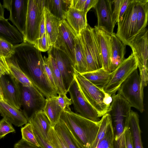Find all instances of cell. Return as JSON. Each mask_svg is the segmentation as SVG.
<instances>
[{
  "instance_id": "obj_1",
  "label": "cell",
  "mask_w": 148,
  "mask_h": 148,
  "mask_svg": "<svg viewBox=\"0 0 148 148\" xmlns=\"http://www.w3.org/2000/svg\"><path fill=\"white\" fill-rule=\"evenodd\" d=\"M10 58L18 64L46 99L58 96L45 73L41 51L34 45L23 41L14 45Z\"/></svg>"
},
{
  "instance_id": "obj_2",
  "label": "cell",
  "mask_w": 148,
  "mask_h": 148,
  "mask_svg": "<svg viewBox=\"0 0 148 148\" xmlns=\"http://www.w3.org/2000/svg\"><path fill=\"white\" fill-rule=\"evenodd\" d=\"M60 119L84 148H90L98 132L100 120L92 121L71 110L62 111Z\"/></svg>"
},
{
  "instance_id": "obj_3",
  "label": "cell",
  "mask_w": 148,
  "mask_h": 148,
  "mask_svg": "<svg viewBox=\"0 0 148 148\" xmlns=\"http://www.w3.org/2000/svg\"><path fill=\"white\" fill-rule=\"evenodd\" d=\"M111 96L112 101L107 113L110 116L114 128V142L120 145L124 141L125 128L127 126L131 107L118 93Z\"/></svg>"
},
{
  "instance_id": "obj_4",
  "label": "cell",
  "mask_w": 148,
  "mask_h": 148,
  "mask_svg": "<svg viewBox=\"0 0 148 148\" xmlns=\"http://www.w3.org/2000/svg\"><path fill=\"white\" fill-rule=\"evenodd\" d=\"M74 76L82 95L97 112L99 117H102L108 113L110 107L103 102L106 93L103 89L94 85L75 70Z\"/></svg>"
},
{
  "instance_id": "obj_5",
  "label": "cell",
  "mask_w": 148,
  "mask_h": 148,
  "mask_svg": "<svg viewBox=\"0 0 148 148\" xmlns=\"http://www.w3.org/2000/svg\"><path fill=\"white\" fill-rule=\"evenodd\" d=\"M143 89L137 69L121 84L118 93L129 104L142 113L144 110Z\"/></svg>"
},
{
  "instance_id": "obj_6",
  "label": "cell",
  "mask_w": 148,
  "mask_h": 148,
  "mask_svg": "<svg viewBox=\"0 0 148 148\" xmlns=\"http://www.w3.org/2000/svg\"><path fill=\"white\" fill-rule=\"evenodd\" d=\"M138 0H132L121 19L117 22L116 36L125 46L138 34L137 12Z\"/></svg>"
},
{
  "instance_id": "obj_7",
  "label": "cell",
  "mask_w": 148,
  "mask_h": 148,
  "mask_svg": "<svg viewBox=\"0 0 148 148\" xmlns=\"http://www.w3.org/2000/svg\"><path fill=\"white\" fill-rule=\"evenodd\" d=\"M45 0H28L23 41L34 45L38 38L39 27L44 12Z\"/></svg>"
},
{
  "instance_id": "obj_8",
  "label": "cell",
  "mask_w": 148,
  "mask_h": 148,
  "mask_svg": "<svg viewBox=\"0 0 148 148\" xmlns=\"http://www.w3.org/2000/svg\"><path fill=\"white\" fill-rule=\"evenodd\" d=\"M92 28L88 24L79 36L86 57L87 72L103 68L101 55Z\"/></svg>"
},
{
  "instance_id": "obj_9",
  "label": "cell",
  "mask_w": 148,
  "mask_h": 148,
  "mask_svg": "<svg viewBox=\"0 0 148 148\" xmlns=\"http://www.w3.org/2000/svg\"><path fill=\"white\" fill-rule=\"evenodd\" d=\"M148 30L145 28L128 43L138 61V67L142 85L146 87L148 81Z\"/></svg>"
},
{
  "instance_id": "obj_10",
  "label": "cell",
  "mask_w": 148,
  "mask_h": 148,
  "mask_svg": "<svg viewBox=\"0 0 148 148\" xmlns=\"http://www.w3.org/2000/svg\"><path fill=\"white\" fill-rule=\"evenodd\" d=\"M138 65L137 60L132 53L110 73L108 81L103 88L104 92L111 96L116 94L121 84L137 69Z\"/></svg>"
},
{
  "instance_id": "obj_11",
  "label": "cell",
  "mask_w": 148,
  "mask_h": 148,
  "mask_svg": "<svg viewBox=\"0 0 148 148\" xmlns=\"http://www.w3.org/2000/svg\"><path fill=\"white\" fill-rule=\"evenodd\" d=\"M21 84L22 111L28 120L35 114L43 111L46 99L37 88Z\"/></svg>"
},
{
  "instance_id": "obj_12",
  "label": "cell",
  "mask_w": 148,
  "mask_h": 148,
  "mask_svg": "<svg viewBox=\"0 0 148 148\" xmlns=\"http://www.w3.org/2000/svg\"><path fill=\"white\" fill-rule=\"evenodd\" d=\"M54 59L62 77L65 88L67 93L69 88L75 79V70L73 62L64 52L51 46L48 51Z\"/></svg>"
},
{
  "instance_id": "obj_13",
  "label": "cell",
  "mask_w": 148,
  "mask_h": 148,
  "mask_svg": "<svg viewBox=\"0 0 148 148\" xmlns=\"http://www.w3.org/2000/svg\"><path fill=\"white\" fill-rule=\"evenodd\" d=\"M68 92L74 108L78 114L94 121L98 122L100 120L97 112L82 95L75 79L71 85Z\"/></svg>"
},
{
  "instance_id": "obj_14",
  "label": "cell",
  "mask_w": 148,
  "mask_h": 148,
  "mask_svg": "<svg viewBox=\"0 0 148 148\" xmlns=\"http://www.w3.org/2000/svg\"><path fill=\"white\" fill-rule=\"evenodd\" d=\"M77 35L66 20L61 21L58 36L53 46L65 52L74 65L75 39Z\"/></svg>"
},
{
  "instance_id": "obj_15",
  "label": "cell",
  "mask_w": 148,
  "mask_h": 148,
  "mask_svg": "<svg viewBox=\"0 0 148 148\" xmlns=\"http://www.w3.org/2000/svg\"><path fill=\"white\" fill-rule=\"evenodd\" d=\"M0 77L4 100L18 110L22 107L21 84L10 74Z\"/></svg>"
},
{
  "instance_id": "obj_16",
  "label": "cell",
  "mask_w": 148,
  "mask_h": 148,
  "mask_svg": "<svg viewBox=\"0 0 148 148\" xmlns=\"http://www.w3.org/2000/svg\"><path fill=\"white\" fill-rule=\"evenodd\" d=\"M28 0H11L8 19L23 37L25 31Z\"/></svg>"
},
{
  "instance_id": "obj_17",
  "label": "cell",
  "mask_w": 148,
  "mask_h": 148,
  "mask_svg": "<svg viewBox=\"0 0 148 148\" xmlns=\"http://www.w3.org/2000/svg\"><path fill=\"white\" fill-rule=\"evenodd\" d=\"M94 8L97 17L98 28L111 35L114 32L109 0H98Z\"/></svg>"
},
{
  "instance_id": "obj_18",
  "label": "cell",
  "mask_w": 148,
  "mask_h": 148,
  "mask_svg": "<svg viewBox=\"0 0 148 148\" xmlns=\"http://www.w3.org/2000/svg\"><path fill=\"white\" fill-rule=\"evenodd\" d=\"M92 31L101 55L103 68L110 73L111 56L110 35L98 28L97 26L92 28Z\"/></svg>"
},
{
  "instance_id": "obj_19",
  "label": "cell",
  "mask_w": 148,
  "mask_h": 148,
  "mask_svg": "<svg viewBox=\"0 0 148 148\" xmlns=\"http://www.w3.org/2000/svg\"><path fill=\"white\" fill-rule=\"evenodd\" d=\"M0 113L3 118L17 127L28 123V119L22 110H18L4 100L0 101Z\"/></svg>"
},
{
  "instance_id": "obj_20",
  "label": "cell",
  "mask_w": 148,
  "mask_h": 148,
  "mask_svg": "<svg viewBox=\"0 0 148 148\" xmlns=\"http://www.w3.org/2000/svg\"><path fill=\"white\" fill-rule=\"evenodd\" d=\"M111 56L109 72L113 71L124 60L125 46L113 33L110 35Z\"/></svg>"
},
{
  "instance_id": "obj_21",
  "label": "cell",
  "mask_w": 148,
  "mask_h": 148,
  "mask_svg": "<svg viewBox=\"0 0 148 148\" xmlns=\"http://www.w3.org/2000/svg\"><path fill=\"white\" fill-rule=\"evenodd\" d=\"M84 11H79L70 8L66 14V21L77 36L87 26L86 14Z\"/></svg>"
},
{
  "instance_id": "obj_22",
  "label": "cell",
  "mask_w": 148,
  "mask_h": 148,
  "mask_svg": "<svg viewBox=\"0 0 148 148\" xmlns=\"http://www.w3.org/2000/svg\"><path fill=\"white\" fill-rule=\"evenodd\" d=\"M8 20L0 19V38L14 45L21 43L23 41V35Z\"/></svg>"
},
{
  "instance_id": "obj_23",
  "label": "cell",
  "mask_w": 148,
  "mask_h": 148,
  "mask_svg": "<svg viewBox=\"0 0 148 148\" xmlns=\"http://www.w3.org/2000/svg\"><path fill=\"white\" fill-rule=\"evenodd\" d=\"M28 123H30L43 139L48 142V133L52 127L49 120L43 111L38 112L29 117Z\"/></svg>"
},
{
  "instance_id": "obj_24",
  "label": "cell",
  "mask_w": 148,
  "mask_h": 148,
  "mask_svg": "<svg viewBox=\"0 0 148 148\" xmlns=\"http://www.w3.org/2000/svg\"><path fill=\"white\" fill-rule=\"evenodd\" d=\"M71 0H45V7L54 16L62 21L70 8Z\"/></svg>"
},
{
  "instance_id": "obj_25",
  "label": "cell",
  "mask_w": 148,
  "mask_h": 148,
  "mask_svg": "<svg viewBox=\"0 0 148 148\" xmlns=\"http://www.w3.org/2000/svg\"><path fill=\"white\" fill-rule=\"evenodd\" d=\"M57 97L46 99V104L43 110L53 128L59 122L63 111L58 103Z\"/></svg>"
},
{
  "instance_id": "obj_26",
  "label": "cell",
  "mask_w": 148,
  "mask_h": 148,
  "mask_svg": "<svg viewBox=\"0 0 148 148\" xmlns=\"http://www.w3.org/2000/svg\"><path fill=\"white\" fill-rule=\"evenodd\" d=\"M44 12L46 32L52 46L57 38L61 21L54 16L45 7Z\"/></svg>"
},
{
  "instance_id": "obj_27",
  "label": "cell",
  "mask_w": 148,
  "mask_h": 148,
  "mask_svg": "<svg viewBox=\"0 0 148 148\" xmlns=\"http://www.w3.org/2000/svg\"><path fill=\"white\" fill-rule=\"evenodd\" d=\"M54 128L68 148H84L60 119Z\"/></svg>"
},
{
  "instance_id": "obj_28",
  "label": "cell",
  "mask_w": 148,
  "mask_h": 148,
  "mask_svg": "<svg viewBox=\"0 0 148 148\" xmlns=\"http://www.w3.org/2000/svg\"><path fill=\"white\" fill-rule=\"evenodd\" d=\"M127 126L130 128L134 148H143L139 116L137 113L132 110L130 112Z\"/></svg>"
},
{
  "instance_id": "obj_29",
  "label": "cell",
  "mask_w": 148,
  "mask_h": 148,
  "mask_svg": "<svg viewBox=\"0 0 148 148\" xmlns=\"http://www.w3.org/2000/svg\"><path fill=\"white\" fill-rule=\"evenodd\" d=\"M74 53L75 69L80 74L86 72V57L79 36H77L75 39Z\"/></svg>"
},
{
  "instance_id": "obj_30",
  "label": "cell",
  "mask_w": 148,
  "mask_h": 148,
  "mask_svg": "<svg viewBox=\"0 0 148 148\" xmlns=\"http://www.w3.org/2000/svg\"><path fill=\"white\" fill-rule=\"evenodd\" d=\"M110 74L102 68L81 74L94 85L103 89L108 81Z\"/></svg>"
},
{
  "instance_id": "obj_31",
  "label": "cell",
  "mask_w": 148,
  "mask_h": 148,
  "mask_svg": "<svg viewBox=\"0 0 148 148\" xmlns=\"http://www.w3.org/2000/svg\"><path fill=\"white\" fill-rule=\"evenodd\" d=\"M48 54L47 58L54 79L56 92L58 94L61 93L66 94L67 92L64 85L61 73L57 67L55 61L50 54Z\"/></svg>"
},
{
  "instance_id": "obj_32",
  "label": "cell",
  "mask_w": 148,
  "mask_h": 148,
  "mask_svg": "<svg viewBox=\"0 0 148 148\" xmlns=\"http://www.w3.org/2000/svg\"><path fill=\"white\" fill-rule=\"evenodd\" d=\"M114 134L111 119L109 122L103 138L95 148H114Z\"/></svg>"
},
{
  "instance_id": "obj_33",
  "label": "cell",
  "mask_w": 148,
  "mask_h": 148,
  "mask_svg": "<svg viewBox=\"0 0 148 148\" xmlns=\"http://www.w3.org/2000/svg\"><path fill=\"white\" fill-rule=\"evenodd\" d=\"M111 120L110 116L108 113L102 116L100 121L99 128L97 136L90 148H95L98 142L103 138Z\"/></svg>"
},
{
  "instance_id": "obj_34",
  "label": "cell",
  "mask_w": 148,
  "mask_h": 148,
  "mask_svg": "<svg viewBox=\"0 0 148 148\" xmlns=\"http://www.w3.org/2000/svg\"><path fill=\"white\" fill-rule=\"evenodd\" d=\"M22 138L32 144L40 147L35 137L32 125L28 123L21 128Z\"/></svg>"
},
{
  "instance_id": "obj_35",
  "label": "cell",
  "mask_w": 148,
  "mask_h": 148,
  "mask_svg": "<svg viewBox=\"0 0 148 148\" xmlns=\"http://www.w3.org/2000/svg\"><path fill=\"white\" fill-rule=\"evenodd\" d=\"M48 139L47 142L54 148H68L54 128L52 127L48 133Z\"/></svg>"
},
{
  "instance_id": "obj_36",
  "label": "cell",
  "mask_w": 148,
  "mask_h": 148,
  "mask_svg": "<svg viewBox=\"0 0 148 148\" xmlns=\"http://www.w3.org/2000/svg\"><path fill=\"white\" fill-rule=\"evenodd\" d=\"M14 45L0 38V56L5 58H10L13 52Z\"/></svg>"
},
{
  "instance_id": "obj_37",
  "label": "cell",
  "mask_w": 148,
  "mask_h": 148,
  "mask_svg": "<svg viewBox=\"0 0 148 148\" xmlns=\"http://www.w3.org/2000/svg\"><path fill=\"white\" fill-rule=\"evenodd\" d=\"M34 46L40 51L45 52L48 51L51 46L46 32L36 40Z\"/></svg>"
},
{
  "instance_id": "obj_38",
  "label": "cell",
  "mask_w": 148,
  "mask_h": 148,
  "mask_svg": "<svg viewBox=\"0 0 148 148\" xmlns=\"http://www.w3.org/2000/svg\"><path fill=\"white\" fill-rule=\"evenodd\" d=\"M122 0H109L112 19L114 26L117 22Z\"/></svg>"
},
{
  "instance_id": "obj_39",
  "label": "cell",
  "mask_w": 148,
  "mask_h": 148,
  "mask_svg": "<svg viewBox=\"0 0 148 148\" xmlns=\"http://www.w3.org/2000/svg\"><path fill=\"white\" fill-rule=\"evenodd\" d=\"M15 132L10 123L3 118L0 120V139L8 134Z\"/></svg>"
},
{
  "instance_id": "obj_40",
  "label": "cell",
  "mask_w": 148,
  "mask_h": 148,
  "mask_svg": "<svg viewBox=\"0 0 148 148\" xmlns=\"http://www.w3.org/2000/svg\"><path fill=\"white\" fill-rule=\"evenodd\" d=\"M58 103L63 111L71 110L70 106L72 104L71 99L69 98L66 94L61 93L58 94L57 97Z\"/></svg>"
},
{
  "instance_id": "obj_41",
  "label": "cell",
  "mask_w": 148,
  "mask_h": 148,
  "mask_svg": "<svg viewBox=\"0 0 148 148\" xmlns=\"http://www.w3.org/2000/svg\"><path fill=\"white\" fill-rule=\"evenodd\" d=\"M43 58V66L45 73L51 85L56 91L55 83L48 58L45 56H44Z\"/></svg>"
},
{
  "instance_id": "obj_42",
  "label": "cell",
  "mask_w": 148,
  "mask_h": 148,
  "mask_svg": "<svg viewBox=\"0 0 148 148\" xmlns=\"http://www.w3.org/2000/svg\"><path fill=\"white\" fill-rule=\"evenodd\" d=\"M125 148H134L131 132L129 126H126L124 130Z\"/></svg>"
},
{
  "instance_id": "obj_43",
  "label": "cell",
  "mask_w": 148,
  "mask_h": 148,
  "mask_svg": "<svg viewBox=\"0 0 148 148\" xmlns=\"http://www.w3.org/2000/svg\"><path fill=\"white\" fill-rule=\"evenodd\" d=\"M33 127L35 137L40 147L42 148H54L51 145L43 139L35 129Z\"/></svg>"
},
{
  "instance_id": "obj_44",
  "label": "cell",
  "mask_w": 148,
  "mask_h": 148,
  "mask_svg": "<svg viewBox=\"0 0 148 148\" xmlns=\"http://www.w3.org/2000/svg\"><path fill=\"white\" fill-rule=\"evenodd\" d=\"M10 74L8 66L6 59L0 56V77L3 75Z\"/></svg>"
},
{
  "instance_id": "obj_45",
  "label": "cell",
  "mask_w": 148,
  "mask_h": 148,
  "mask_svg": "<svg viewBox=\"0 0 148 148\" xmlns=\"http://www.w3.org/2000/svg\"><path fill=\"white\" fill-rule=\"evenodd\" d=\"M14 148H42L34 145L21 138L15 143Z\"/></svg>"
},
{
  "instance_id": "obj_46",
  "label": "cell",
  "mask_w": 148,
  "mask_h": 148,
  "mask_svg": "<svg viewBox=\"0 0 148 148\" xmlns=\"http://www.w3.org/2000/svg\"><path fill=\"white\" fill-rule=\"evenodd\" d=\"M86 0H71L70 8L83 11Z\"/></svg>"
},
{
  "instance_id": "obj_47",
  "label": "cell",
  "mask_w": 148,
  "mask_h": 148,
  "mask_svg": "<svg viewBox=\"0 0 148 148\" xmlns=\"http://www.w3.org/2000/svg\"><path fill=\"white\" fill-rule=\"evenodd\" d=\"M132 0H122L118 18V21L121 18Z\"/></svg>"
},
{
  "instance_id": "obj_48",
  "label": "cell",
  "mask_w": 148,
  "mask_h": 148,
  "mask_svg": "<svg viewBox=\"0 0 148 148\" xmlns=\"http://www.w3.org/2000/svg\"><path fill=\"white\" fill-rule=\"evenodd\" d=\"M98 0H86L84 11L87 12L92 8H94Z\"/></svg>"
},
{
  "instance_id": "obj_49",
  "label": "cell",
  "mask_w": 148,
  "mask_h": 148,
  "mask_svg": "<svg viewBox=\"0 0 148 148\" xmlns=\"http://www.w3.org/2000/svg\"><path fill=\"white\" fill-rule=\"evenodd\" d=\"M45 33H46V29L44 12L40 26L39 34L38 38L42 37Z\"/></svg>"
},
{
  "instance_id": "obj_50",
  "label": "cell",
  "mask_w": 148,
  "mask_h": 148,
  "mask_svg": "<svg viewBox=\"0 0 148 148\" xmlns=\"http://www.w3.org/2000/svg\"><path fill=\"white\" fill-rule=\"evenodd\" d=\"M4 8L0 2V19L5 18L4 17Z\"/></svg>"
},
{
  "instance_id": "obj_51",
  "label": "cell",
  "mask_w": 148,
  "mask_h": 148,
  "mask_svg": "<svg viewBox=\"0 0 148 148\" xmlns=\"http://www.w3.org/2000/svg\"><path fill=\"white\" fill-rule=\"evenodd\" d=\"M3 97L2 90V89L0 83V101H3Z\"/></svg>"
},
{
  "instance_id": "obj_52",
  "label": "cell",
  "mask_w": 148,
  "mask_h": 148,
  "mask_svg": "<svg viewBox=\"0 0 148 148\" xmlns=\"http://www.w3.org/2000/svg\"></svg>"
}]
</instances>
